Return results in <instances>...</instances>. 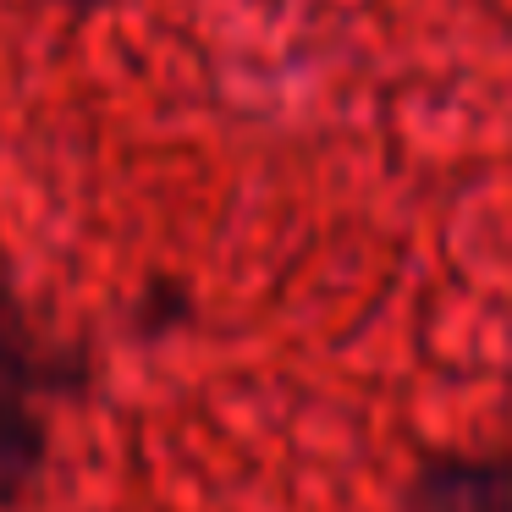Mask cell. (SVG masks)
<instances>
[{
    "instance_id": "cell-2",
    "label": "cell",
    "mask_w": 512,
    "mask_h": 512,
    "mask_svg": "<svg viewBox=\"0 0 512 512\" xmlns=\"http://www.w3.org/2000/svg\"><path fill=\"white\" fill-rule=\"evenodd\" d=\"M402 512H512V452H424Z\"/></svg>"
},
{
    "instance_id": "cell-1",
    "label": "cell",
    "mask_w": 512,
    "mask_h": 512,
    "mask_svg": "<svg viewBox=\"0 0 512 512\" xmlns=\"http://www.w3.org/2000/svg\"><path fill=\"white\" fill-rule=\"evenodd\" d=\"M89 369L83 353H56L0 320V507H17L50 463V413L39 397H78Z\"/></svg>"
},
{
    "instance_id": "cell-3",
    "label": "cell",
    "mask_w": 512,
    "mask_h": 512,
    "mask_svg": "<svg viewBox=\"0 0 512 512\" xmlns=\"http://www.w3.org/2000/svg\"><path fill=\"white\" fill-rule=\"evenodd\" d=\"M193 287L182 276H149L144 287H138L133 309H127V320H133V331L144 336V342H166V336L188 331L193 325Z\"/></svg>"
},
{
    "instance_id": "cell-4",
    "label": "cell",
    "mask_w": 512,
    "mask_h": 512,
    "mask_svg": "<svg viewBox=\"0 0 512 512\" xmlns=\"http://www.w3.org/2000/svg\"><path fill=\"white\" fill-rule=\"evenodd\" d=\"M56 6H67V12L89 17V12H100V6H111V0H56Z\"/></svg>"
}]
</instances>
